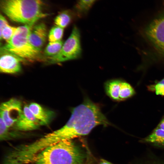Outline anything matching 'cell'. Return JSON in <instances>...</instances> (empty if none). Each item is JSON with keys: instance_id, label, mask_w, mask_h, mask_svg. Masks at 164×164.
I'll use <instances>...</instances> for the list:
<instances>
[{"instance_id": "obj_1", "label": "cell", "mask_w": 164, "mask_h": 164, "mask_svg": "<svg viewBox=\"0 0 164 164\" xmlns=\"http://www.w3.org/2000/svg\"><path fill=\"white\" fill-rule=\"evenodd\" d=\"M68 121L60 128L64 140L88 135L97 125H111L97 104L89 98L73 109Z\"/></svg>"}, {"instance_id": "obj_2", "label": "cell", "mask_w": 164, "mask_h": 164, "mask_svg": "<svg viewBox=\"0 0 164 164\" xmlns=\"http://www.w3.org/2000/svg\"><path fill=\"white\" fill-rule=\"evenodd\" d=\"M85 150L73 140H62L45 148L35 156L32 164H86Z\"/></svg>"}, {"instance_id": "obj_3", "label": "cell", "mask_w": 164, "mask_h": 164, "mask_svg": "<svg viewBox=\"0 0 164 164\" xmlns=\"http://www.w3.org/2000/svg\"><path fill=\"white\" fill-rule=\"evenodd\" d=\"M41 0H1L2 12L11 20L32 26L48 14L42 10Z\"/></svg>"}, {"instance_id": "obj_4", "label": "cell", "mask_w": 164, "mask_h": 164, "mask_svg": "<svg viewBox=\"0 0 164 164\" xmlns=\"http://www.w3.org/2000/svg\"><path fill=\"white\" fill-rule=\"evenodd\" d=\"M32 27L25 25L18 27L11 39L1 48L22 60L31 61L42 59L41 50L33 47L29 40V34Z\"/></svg>"}, {"instance_id": "obj_5", "label": "cell", "mask_w": 164, "mask_h": 164, "mask_svg": "<svg viewBox=\"0 0 164 164\" xmlns=\"http://www.w3.org/2000/svg\"><path fill=\"white\" fill-rule=\"evenodd\" d=\"M81 51L80 32L77 27L74 26L60 51L56 55L49 57L48 62L54 64L77 59L81 56Z\"/></svg>"}, {"instance_id": "obj_6", "label": "cell", "mask_w": 164, "mask_h": 164, "mask_svg": "<svg viewBox=\"0 0 164 164\" xmlns=\"http://www.w3.org/2000/svg\"><path fill=\"white\" fill-rule=\"evenodd\" d=\"M145 33L156 50L164 56V11L149 24Z\"/></svg>"}, {"instance_id": "obj_7", "label": "cell", "mask_w": 164, "mask_h": 164, "mask_svg": "<svg viewBox=\"0 0 164 164\" xmlns=\"http://www.w3.org/2000/svg\"><path fill=\"white\" fill-rule=\"evenodd\" d=\"M0 117L9 127L16 124L22 114L23 108L21 102L15 98H11L2 103Z\"/></svg>"}, {"instance_id": "obj_8", "label": "cell", "mask_w": 164, "mask_h": 164, "mask_svg": "<svg viewBox=\"0 0 164 164\" xmlns=\"http://www.w3.org/2000/svg\"><path fill=\"white\" fill-rule=\"evenodd\" d=\"M0 71L7 73L19 72L21 67L22 60L13 54L0 48Z\"/></svg>"}, {"instance_id": "obj_9", "label": "cell", "mask_w": 164, "mask_h": 164, "mask_svg": "<svg viewBox=\"0 0 164 164\" xmlns=\"http://www.w3.org/2000/svg\"><path fill=\"white\" fill-rule=\"evenodd\" d=\"M15 125L18 130L24 131L35 130L43 125L27 105L24 107L22 114Z\"/></svg>"}, {"instance_id": "obj_10", "label": "cell", "mask_w": 164, "mask_h": 164, "mask_svg": "<svg viewBox=\"0 0 164 164\" xmlns=\"http://www.w3.org/2000/svg\"><path fill=\"white\" fill-rule=\"evenodd\" d=\"M47 30L43 23L38 24L32 28L29 36L30 43L36 49L41 50L46 38Z\"/></svg>"}, {"instance_id": "obj_11", "label": "cell", "mask_w": 164, "mask_h": 164, "mask_svg": "<svg viewBox=\"0 0 164 164\" xmlns=\"http://www.w3.org/2000/svg\"><path fill=\"white\" fill-rule=\"evenodd\" d=\"M28 107L35 117L42 123L43 125L48 124L53 118L54 112L46 110L36 103L30 104Z\"/></svg>"}, {"instance_id": "obj_12", "label": "cell", "mask_w": 164, "mask_h": 164, "mask_svg": "<svg viewBox=\"0 0 164 164\" xmlns=\"http://www.w3.org/2000/svg\"><path fill=\"white\" fill-rule=\"evenodd\" d=\"M121 81L118 79H112L108 81L104 84L107 94L114 101H120L119 92Z\"/></svg>"}, {"instance_id": "obj_13", "label": "cell", "mask_w": 164, "mask_h": 164, "mask_svg": "<svg viewBox=\"0 0 164 164\" xmlns=\"http://www.w3.org/2000/svg\"><path fill=\"white\" fill-rule=\"evenodd\" d=\"M142 142L164 145V130L157 127L151 134L143 139Z\"/></svg>"}, {"instance_id": "obj_14", "label": "cell", "mask_w": 164, "mask_h": 164, "mask_svg": "<svg viewBox=\"0 0 164 164\" xmlns=\"http://www.w3.org/2000/svg\"><path fill=\"white\" fill-rule=\"evenodd\" d=\"M63 43L61 40L50 42L44 50V54L46 56L51 57L53 56L60 51Z\"/></svg>"}, {"instance_id": "obj_15", "label": "cell", "mask_w": 164, "mask_h": 164, "mask_svg": "<svg viewBox=\"0 0 164 164\" xmlns=\"http://www.w3.org/2000/svg\"><path fill=\"white\" fill-rule=\"evenodd\" d=\"M135 93L134 89L129 84L125 81H121L119 92L120 101L131 97Z\"/></svg>"}, {"instance_id": "obj_16", "label": "cell", "mask_w": 164, "mask_h": 164, "mask_svg": "<svg viewBox=\"0 0 164 164\" xmlns=\"http://www.w3.org/2000/svg\"><path fill=\"white\" fill-rule=\"evenodd\" d=\"M71 20L72 17L70 14L68 12L64 11L56 17L54 22L56 26L64 28L69 25Z\"/></svg>"}, {"instance_id": "obj_17", "label": "cell", "mask_w": 164, "mask_h": 164, "mask_svg": "<svg viewBox=\"0 0 164 164\" xmlns=\"http://www.w3.org/2000/svg\"><path fill=\"white\" fill-rule=\"evenodd\" d=\"M63 33V28L56 25L50 31L48 39L50 42L61 40Z\"/></svg>"}, {"instance_id": "obj_18", "label": "cell", "mask_w": 164, "mask_h": 164, "mask_svg": "<svg viewBox=\"0 0 164 164\" xmlns=\"http://www.w3.org/2000/svg\"><path fill=\"white\" fill-rule=\"evenodd\" d=\"M97 0H79L76 5L75 9L80 14L85 13L89 10Z\"/></svg>"}, {"instance_id": "obj_19", "label": "cell", "mask_w": 164, "mask_h": 164, "mask_svg": "<svg viewBox=\"0 0 164 164\" xmlns=\"http://www.w3.org/2000/svg\"><path fill=\"white\" fill-rule=\"evenodd\" d=\"M17 29V27L8 25L0 32V39H3L7 42H8L14 36Z\"/></svg>"}, {"instance_id": "obj_20", "label": "cell", "mask_w": 164, "mask_h": 164, "mask_svg": "<svg viewBox=\"0 0 164 164\" xmlns=\"http://www.w3.org/2000/svg\"><path fill=\"white\" fill-rule=\"evenodd\" d=\"M2 119L0 117V138L1 140H4L8 136V129Z\"/></svg>"}, {"instance_id": "obj_21", "label": "cell", "mask_w": 164, "mask_h": 164, "mask_svg": "<svg viewBox=\"0 0 164 164\" xmlns=\"http://www.w3.org/2000/svg\"><path fill=\"white\" fill-rule=\"evenodd\" d=\"M154 87L156 94L164 95V78L155 85Z\"/></svg>"}, {"instance_id": "obj_22", "label": "cell", "mask_w": 164, "mask_h": 164, "mask_svg": "<svg viewBox=\"0 0 164 164\" xmlns=\"http://www.w3.org/2000/svg\"><path fill=\"white\" fill-rule=\"evenodd\" d=\"M9 25L6 19L3 15L1 14L0 16V33L1 32L4 28Z\"/></svg>"}, {"instance_id": "obj_23", "label": "cell", "mask_w": 164, "mask_h": 164, "mask_svg": "<svg viewBox=\"0 0 164 164\" xmlns=\"http://www.w3.org/2000/svg\"><path fill=\"white\" fill-rule=\"evenodd\" d=\"M157 128L164 130V118L159 124Z\"/></svg>"}, {"instance_id": "obj_24", "label": "cell", "mask_w": 164, "mask_h": 164, "mask_svg": "<svg viewBox=\"0 0 164 164\" xmlns=\"http://www.w3.org/2000/svg\"><path fill=\"white\" fill-rule=\"evenodd\" d=\"M99 164H113L111 162L103 159L100 160Z\"/></svg>"}]
</instances>
